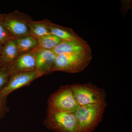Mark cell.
I'll use <instances>...</instances> for the list:
<instances>
[{
    "instance_id": "cell-1",
    "label": "cell",
    "mask_w": 132,
    "mask_h": 132,
    "mask_svg": "<svg viewBox=\"0 0 132 132\" xmlns=\"http://www.w3.org/2000/svg\"><path fill=\"white\" fill-rule=\"evenodd\" d=\"M106 102L79 106L74 112L78 132H92L102 120Z\"/></svg>"
},
{
    "instance_id": "cell-2",
    "label": "cell",
    "mask_w": 132,
    "mask_h": 132,
    "mask_svg": "<svg viewBox=\"0 0 132 132\" xmlns=\"http://www.w3.org/2000/svg\"><path fill=\"white\" fill-rule=\"evenodd\" d=\"M92 58L91 48L80 53L58 55L52 72L61 71L70 73L80 72L90 64Z\"/></svg>"
},
{
    "instance_id": "cell-3",
    "label": "cell",
    "mask_w": 132,
    "mask_h": 132,
    "mask_svg": "<svg viewBox=\"0 0 132 132\" xmlns=\"http://www.w3.org/2000/svg\"><path fill=\"white\" fill-rule=\"evenodd\" d=\"M70 86L79 106L106 102L105 90L91 82L74 84Z\"/></svg>"
},
{
    "instance_id": "cell-4",
    "label": "cell",
    "mask_w": 132,
    "mask_h": 132,
    "mask_svg": "<svg viewBox=\"0 0 132 132\" xmlns=\"http://www.w3.org/2000/svg\"><path fill=\"white\" fill-rule=\"evenodd\" d=\"M3 23L8 33L14 39L31 35L29 22L32 20L28 15L15 10L2 14Z\"/></svg>"
},
{
    "instance_id": "cell-5",
    "label": "cell",
    "mask_w": 132,
    "mask_h": 132,
    "mask_svg": "<svg viewBox=\"0 0 132 132\" xmlns=\"http://www.w3.org/2000/svg\"><path fill=\"white\" fill-rule=\"evenodd\" d=\"M48 130L55 132H78L74 113L57 112L47 108L44 121Z\"/></svg>"
},
{
    "instance_id": "cell-6",
    "label": "cell",
    "mask_w": 132,
    "mask_h": 132,
    "mask_svg": "<svg viewBox=\"0 0 132 132\" xmlns=\"http://www.w3.org/2000/svg\"><path fill=\"white\" fill-rule=\"evenodd\" d=\"M47 108L57 112L74 113L79 106L70 85L62 86L50 96Z\"/></svg>"
},
{
    "instance_id": "cell-7",
    "label": "cell",
    "mask_w": 132,
    "mask_h": 132,
    "mask_svg": "<svg viewBox=\"0 0 132 132\" xmlns=\"http://www.w3.org/2000/svg\"><path fill=\"white\" fill-rule=\"evenodd\" d=\"M42 76L36 70L12 74L6 86L0 92V97H7L15 90L29 85Z\"/></svg>"
},
{
    "instance_id": "cell-8",
    "label": "cell",
    "mask_w": 132,
    "mask_h": 132,
    "mask_svg": "<svg viewBox=\"0 0 132 132\" xmlns=\"http://www.w3.org/2000/svg\"><path fill=\"white\" fill-rule=\"evenodd\" d=\"M56 56L52 50L37 48L36 53V70L42 76L52 72Z\"/></svg>"
},
{
    "instance_id": "cell-9",
    "label": "cell",
    "mask_w": 132,
    "mask_h": 132,
    "mask_svg": "<svg viewBox=\"0 0 132 132\" xmlns=\"http://www.w3.org/2000/svg\"><path fill=\"white\" fill-rule=\"evenodd\" d=\"M37 48L28 53L21 54L13 62L7 65L11 74L36 70V53Z\"/></svg>"
},
{
    "instance_id": "cell-10",
    "label": "cell",
    "mask_w": 132,
    "mask_h": 132,
    "mask_svg": "<svg viewBox=\"0 0 132 132\" xmlns=\"http://www.w3.org/2000/svg\"><path fill=\"white\" fill-rule=\"evenodd\" d=\"M91 47L83 39L63 41L52 50L56 55L62 54L77 53L85 52Z\"/></svg>"
},
{
    "instance_id": "cell-11",
    "label": "cell",
    "mask_w": 132,
    "mask_h": 132,
    "mask_svg": "<svg viewBox=\"0 0 132 132\" xmlns=\"http://www.w3.org/2000/svg\"><path fill=\"white\" fill-rule=\"evenodd\" d=\"M15 43L12 39L2 47L0 53L3 65H7L13 62L21 55Z\"/></svg>"
},
{
    "instance_id": "cell-12",
    "label": "cell",
    "mask_w": 132,
    "mask_h": 132,
    "mask_svg": "<svg viewBox=\"0 0 132 132\" xmlns=\"http://www.w3.org/2000/svg\"><path fill=\"white\" fill-rule=\"evenodd\" d=\"M50 34L63 41L75 40L82 39L70 28L65 27L53 23L51 22L49 26Z\"/></svg>"
},
{
    "instance_id": "cell-13",
    "label": "cell",
    "mask_w": 132,
    "mask_h": 132,
    "mask_svg": "<svg viewBox=\"0 0 132 132\" xmlns=\"http://www.w3.org/2000/svg\"><path fill=\"white\" fill-rule=\"evenodd\" d=\"M51 21L48 19L35 21L32 19L29 22L31 35L37 39L50 34L49 26Z\"/></svg>"
},
{
    "instance_id": "cell-14",
    "label": "cell",
    "mask_w": 132,
    "mask_h": 132,
    "mask_svg": "<svg viewBox=\"0 0 132 132\" xmlns=\"http://www.w3.org/2000/svg\"><path fill=\"white\" fill-rule=\"evenodd\" d=\"M14 39L21 54L28 53L38 48V39L32 36H28Z\"/></svg>"
},
{
    "instance_id": "cell-15",
    "label": "cell",
    "mask_w": 132,
    "mask_h": 132,
    "mask_svg": "<svg viewBox=\"0 0 132 132\" xmlns=\"http://www.w3.org/2000/svg\"><path fill=\"white\" fill-rule=\"evenodd\" d=\"M38 48L46 50H53L63 40L52 34L38 39Z\"/></svg>"
},
{
    "instance_id": "cell-16",
    "label": "cell",
    "mask_w": 132,
    "mask_h": 132,
    "mask_svg": "<svg viewBox=\"0 0 132 132\" xmlns=\"http://www.w3.org/2000/svg\"><path fill=\"white\" fill-rule=\"evenodd\" d=\"M11 75L7 65L0 67V92L6 86Z\"/></svg>"
},
{
    "instance_id": "cell-17",
    "label": "cell",
    "mask_w": 132,
    "mask_h": 132,
    "mask_svg": "<svg viewBox=\"0 0 132 132\" xmlns=\"http://www.w3.org/2000/svg\"><path fill=\"white\" fill-rule=\"evenodd\" d=\"M12 39H14L10 35L5 29L2 22V14H0V46H3Z\"/></svg>"
},
{
    "instance_id": "cell-18",
    "label": "cell",
    "mask_w": 132,
    "mask_h": 132,
    "mask_svg": "<svg viewBox=\"0 0 132 132\" xmlns=\"http://www.w3.org/2000/svg\"><path fill=\"white\" fill-rule=\"evenodd\" d=\"M7 97H0V120L4 118L6 114L9 111L7 105Z\"/></svg>"
},
{
    "instance_id": "cell-19",
    "label": "cell",
    "mask_w": 132,
    "mask_h": 132,
    "mask_svg": "<svg viewBox=\"0 0 132 132\" xmlns=\"http://www.w3.org/2000/svg\"><path fill=\"white\" fill-rule=\"evenodd\" d=\"M131 1H122L121 2V12L124 15L126 14L128 10L131 7Z\"/></svg>"
},
{
    "instance_id": "cell-20",
    "label": "cell",
    "mask_w": 132,
    "mask_h": 132,
    "mask_svg": "<svg viewBox=\"0 0 132 132\" xmlns=\"http://www.w3.org/2000/svg\"><path fill=\"white\" fill-rule=\"evenodd\" d=\"M3 66V64L1 58V56H0V67H2Z\"/></svg>"
},
{
    "instance_id": "cell-21",
    "label": "cell",
    "mask_w": 132,
    "mask_h": 132,
    "mask_svg": "<svg viewBox=\"0 0 132 132\" xmlns=\"http://www.w3.org/2000/svg\"><path fill=\"white\" fill-rule=\"evenodd\" d=\"M2 46H0V53H1V51L2 48Z\"/></svg>"
}]
</instances>
